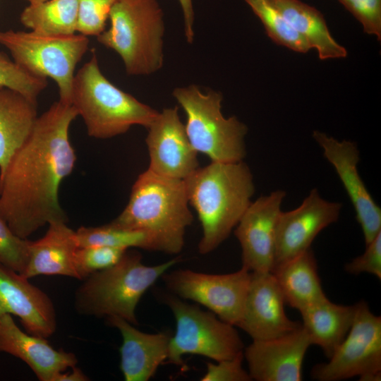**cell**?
Masks as SVG:
<instances>
[{"label":"cell","mask_w":381,"mask_h":381,"mask_svg":"<svg viewBox=\"0 0 381 381\" xmlns=\"http://www.w3.org/2000/svg\"><path fill=\"white\" fill-rule=\"evenodd\" d=\"M107 323L122 337L120 368L126 381H147L167 360L171 335L167 332L145 333L126 320L111 316Z\"/></svg>","instance_id":"obj_20"},{"label":"cell","mask_w":381,"mask_h":381,"mask_svg":"<svg viewBox=\"0 0 381 381\" xmlns=\"http://www.w3.org/2000/svg\"><path fill=\"white\" fill-rule=\"evenodd\" d=\"M78 0H48L30 4L20 16L31 31L45 35H71L77 32Z\"/></svg>","instance_id":"obj_26"},{"label":"cell","mask_w":381,"mask_h":381,"mask_svg":"<svg viewBox=\"0 0 381 381\" xmlns=\"http://www.w3.org/2000/svg\"><path fill=\"white\" fill-rule=\"evenodd\" d=\"M329 359L313 368V379L339 381L358 376L362 381L380 380L381 317L363 301L356 303L353 324Z\"/></svg>","instance_id":"obj_10"},{"label":"cell","mask_w":381,"mask_h":381,"mask_svg":"<svg viewBox=\"0 0 381 381\" xmlns=\"http://www.w3.org/2000/svg\"><path fill=\"white\" fill-rule=\"evenodd\" d=\"M147 129L148 169L163 176L184 180L199 168L198 152L189 141L176 107L159 112Z\"/></svg>","instance_id":"obj_14"},{"label":"cell","mask_w":381,"mask_h":381,"mask_svg":"<svg viewBox=\"0 0 381 381\" xmlns=\"http://www.w3.org/2000/svg\"><path fill=\"white\" fill-rule=\"evenodd\" d=\"M172 95L186 114V134L197 152L207 155L212 162L243 161L248 127L236 116H223L220 92H202L190 85L175 88Z\"/></svg>","instance_id":"obj_7"},{"label":"cell","mask_w":381,"mask_h":381,"mask_svg":"<svg viewBox=\"0 0 381 381\" xmlns=\"http://www.w3.org/2000/svg\"><path fill=\"white\" fill-rule=\"evenodd\" d=\"M162 299L176 320V332L169 345V363L181 365L186 354L199 355L217 362L243 352V342L234 325L176 295L164 294Z\"/></svg>","instance_id":"obj_9"},{"label":"cell","mask_w":381,"mask_h":381,"mask_svg":"<svg viewBox=\"0 0 381 381\" xmlns=\"http://www.w3.org/2000/svg\"><path fill=\"white\" fill-rule=\"evenodd\" d=\"M37 102L9 88H0V174L13 154L31 134Z\"/></svg>","instance_id":"obj_23"},{"label":"cell","mask_w":381,"mask_h":381,"mask_svg":"<svg viewBox=\"0 0 381 381\" xmlns=\"http://www.w3.org/2000/svg\"><path fill=\"white\" fill-rule=\"evenodd\" d=\"M0 44L29 73L54 80L59 100L70 104L75 69L88 49V37L80 33L45 35L32 31L0 30Z\"/></svg>","instance_id":"obj_8"},{"label":"cell","mask_w":381,"mask_h":381,"mask_svg":"<svg viewBox=\"0 0 381 381\" xmlns=\"http://www.w3.org/2000/svg\"><path fill=\"white\" fill-rule=\"evenodd\" d=\"M75 233L79 248L109 246L152 250L150 238L145 232L117 226L111 222L98 226H80Z\"/></svg>","instance_id":"obj_27"},{"label":"cell","mask_w":381,"mask_h":381,"mask_svg":"<svg viewBox=\"0 0 381 381\" xmlns=\"http://www.w3.org/2000/svg\"><path fill=\"white\" fill-rule=\"evenodd\" d=\"M271 272L286 303L299 313L327 298L310 248L275 267Z\"/></svg>","instance_id":"obj_22"},{"label":"cell","mask_w":381,"mask_h":381,"mask_svg":"<svg viewBox=\"0 0 381 381\" xmlns=\"http://www.w3.org/2000/svg\"><path fill=\"white\" fill-rule=\"evenodd\" d=\"M341 207V202L323 199L313 188L297 208L282 211L277 226L273 269L310 248L318 234L338 220Z\"/></svg>","instance_id":"obj_13"},{"label":"cell","mask_w":381,"mask_h":381,"mask_svg":"<svg viewBox=\"0 0 381 381\" xmlns=\"http://www.w3.org/2000/svg\"><path fill=\"white\" fill-rule=\"evenodd\" d=\"M70 104L84 121L87 135L108 139L131 126L147 128L159 111L111 83L102 73L96 53L75 74Z\"/></svg>","instance_id":"obj_5"},{"label":"cell","mask_w":381,"mask_h":381,"mask_svg":"<svg viewBox=\"0 0 381 381\" xmlns=\"http://www.w3.org/2000/svg\"><path fill=\"white\" fill-rule=\"evenodd\" d=\"M116 0H78L77 32L97 37L105 30L109 12Z\"/></svg>","instance_id":"obj_32"},{"label":"cell","mask_w":381,"mask_h":381,"mask_svg":"<svg viewBox=\"0 0 381 381\" xmlns=\"http://www.w3.org/2000/svg\"><path fill=\"white\" fill-rule=\"evenodd\" d=\"M362 25L364 32L381 40V0H338Z\"/></svg>","instance_id":"obj_33"},{"label":"cell","mask_w":381,"mask_h":381,"mask_svg":"<svg viewBox=\"0 0 381 381\" xmlns=\"http://www.w3.org/2000/svg\"><path fill=\"white\" fill-rule=\"evenodd\" d=\"M110 27L97 41L116 52L130 75H148L164 64V13L157 0H116Z\"/></svg>","instance_id":"obj_6"},{"label":"cell","mask_w":381,"mask_h":381,"mask_svg":"<svg viewBox=\"0 0 381 381\" xmlns=\"http://www.w3.org/2000/svg\"><path fill=\"white\" fill-rule=\"evenodd\" d=\"M346 272L357 275L368 273L381 279V232L368 244L365 252L346 263Z\"/></svg>","instance_id":"obj_35"},{"label":"cell","mask_w":381,"mask_h":381,"mask_svg":"<svg viewBox=\"0 0 381 381\" xmlns=\"http://www.w3.org/2000/svg\"><path fill=\"white\" fill-rule=\"evenodd\" d=\"M309 337L301 325L284 336L253 340L243 350L248 373L257 381H301Z\"/></svg>","instance_id":"obj_17"},{"label":"cell","mask_w":381,"mask_h":381,"mask_svg":"<svg viewBox=\"0 0 381 381\" xmlns=\"http://www.w3.org/2000/svg\"><path fill=\"white\" fill-rule=\"evenodd\" d=\"M292 28L315 49L320 59L345 58L347 51L332 36L322 14L301 0H272Z\"/></svg>","instance_id":"obj_25"},{"label":"cell","mask_w":381,"mask_h":381,"mask_svg":"<svg viewBox=\"0 0 381 381\" xmlns=\"http://www.w3.org/2000/svg\"><path fill=\"white\" fill-rule=\"evenodd\" d=\"M183 180L163 176L150 169L133 183L129 200L113 224L145 232L152 250L179 254L193 215Z\"/></svg>","instance_id":"obj_3"},{"label":"cell","mask_w":381,"mask_h":381,"mask_svg":"<svg viewBox=\"0 0 381 381\" xmlns=\"http://www.w3.org/2000/svg\"><path fill=\"white\" fill-rule=\"evenodd\" d=\"M17 316L27 330L46 338L54 334L56 315L49 296L21 274L0 264V318Z\"/></svg>","instance_id":"obj_18"},{"label":"cell","mask_w":381,"mask_h":381,"mask_svg":"<svg viewBox=\"0 0 381 381\" xmlns=\"http://www.w3.org/2000/svg\"><path fill=\"white\" fill-rule=\"evenodd\" d=\"M285 196L284 190H276L251 202L235 227L242 267L250 272L273 269L277 226Z\"/></svg>","instance_id":"obj_12"},{"label":"cell","mask_w":381,"mask_h":381,"mask_svg":"<svg viewBox=\"0 0 381 381\" xmlns=\"http://www.w3.org/2000/svg\"><path fill=\"white\" fill-rule=\"evenodd\" d=\"M0 352L23 361L40 381H53L58 373L78 363L74 353L56 349L46 338L23 332L10 314L0 318Z\"/></svg>","instance_id":"obj_19"},{"label":"cell","mask_w":381,"mask_h":381,"mask_svg":"<svg viewBox=\"0 0 381 381\" xmlns=\"http://www.w3.org/2000/svg\"><path fill=\"white\" fill-rule=\"evenodd\" d=\"M71 373H59L53 381H87L89 378L76 365L71 368Z\"/></svg>","instance_id":"obj_37"},{"label":"cell","mask_w":381,"mask_h":381,"mask_svg":"<svg viewBox=\"0 0 381 381\" xmlns=\"http://www.w3.org/2000/svg\"><path fill=\"white\" fill-rule=\"evenodd\" d=\"M189 205L197 212L202 236L200 254H208L224 241L251 203L253 176L243 161L212 162L183 180Z\"/></svg>","instance_id":"obj_2"},{"label":"cell","mask_w":381,"mask_h":381,"mask_svg":"<svg viewBox=\"0 0 381 381\" xmlns=\"http://www.w3.org/2000/svg\"><path fill=\"white\" fill-rule=\"evenodd\" d=\"M180 260L176 257L148 266L143 263L140 253L128 249L115 265L83 280L75 294V310L97 318L117 316L137 325L135 309L140 298Z\"/></svg>","instance_id":"obj_4"},{"label":"cell","mask_w":381,"mask_h":381,"mask_svg":"<svg viewBox=\"0 0 381 381\" xmlns=\"http://www.w3.org/2000/svg\"><path fill=\"white\" fill-rule=\"evenodd\" d=\"M356 304L344 306L328 298L301 312L302 326L311 345H317L329 358L347 335L354 320Z\"/></svg>","instance_id":"obj_24"},{"label":"cell","mask_w":381,"mask_h":381,"mask_svg":"<svg viewBox=\"0 0 381 381\" xmlns=\"http://www.w3.org/2000/svg\"><path fill=\"white\" fill-rule=\"evenodd\" d=\"M313 137L340 178L353 205L365 245L368 244L381 232V209L358 174L360 157L356 143L346 140L339 141L318 131H313Z\"/></svg>","instance_id":"obj_15"},{"label":"cell","mask_w":381,"mask_h":381,"mask_svg":"<svg viewBox=\"0 0 381 381\" xmlns=\"http://www.w3.org/2000/svg\"><path fill=\"white\" fill-rule=\"evenodd\" d=\"M48 226L43 237L31 241L29 262L22 275L28 279L61 275L78 279L75 264L79 248L75 231L64 222H53Z\"/></svg>","instance_id":"obj_21"},{"label":"cell","mask_w":381,"mask_h":381,"mask_svg":"<svg viewBox=\"0 0 381 381\" xmlns=\"http://www.w3.org/2000/svg\"><path fill=\"white\" fill-rule=\"evenodd\" d=\"M243 352L217 363H207V370L200 378L202 381H250L252 380L248 371L242 365Z\"/></svg>","instance_id":"obj_34"},{"label":"cell","mask_w":381,"mask_h":381,"mask_svg":"<svg viewBox=\"0 0 381 381\" xmlns=\"http://www.w3.org/2000/svg\"><path fill=\"white\" fill-rule=\"evenodd\" d=\"M126 250L109 246L78 248L75 259L78 279L83 280L94 272L113 266L119 261Z\"/></svg>","instance_id":"obj_31"},{"label":"cell","mask_w":381,"mask_h":381,"mask_svg":"<svg viewBox=\"0 0 381 381\" xmlns=\"http://www.w3.org/2000/svg\"><path fill=\"white\" fill-rule=\"evenodd\" d=\"M47 85V78L29 73L0 52V88L11 89L37 102Z\"/></svg>","instance_id":"obj_29"},{"label":"cell","mask_w":381,"mask_h":381,"mask_svg":"<svg viewBox=\"0 0 381 381\" xmlns=\"http://www.w3.org/2000/svg\"><path fill=\"white\" fill-rule=\"evenodd\" d=\"M30 2V4H40L44 1H47L48 0H26Z\"/></svg>","instance_id":"obj_38"},{"label":"cell","mask_w":381,"mask_h":381,"mask_svg":"<svg viewBox=\"0 0 381 381\" xmlns=\"http://www.w3.org/2000/svg\"><path fill=\"white\" fill-rule=\"evenodd\" d=\"M183 16L184 35L188 43L191 44L194 39V11L192 0H178Z\"/></svg>","instance_id":"obj_36"},{"label":"cell","mask_w":381,"mask_h":381,"mask_svg":"<svg viewBox=\"0 0 381 381\" xmlns=\"http://www.w3.org/2000/svg\"><path fill=\"white\" fill-rule=\"evenodd\" d=\"M285 303L271 272H250L243 314L236 327L253 340H267L289 334L301 323L287 317Z\"/></svg>","instance_id":"obj_16"},{"label":"cell","mask_w":381,"mask_h":381,"mask_svg":"<svg viewBox=\"0 0 381 381\" xmlns=\"http://www.w3.org/2000/svg\"><path fill=\"white\" fill-rule=\"evenodd\" d=\"M261 20L268 37L276 44L306 53L310 47L290 25L272 0H243Z\"/></svg>","instance_id":"obj_28"},{"label":"cell","mask_w":381,"mask_h":381,"mask_svg":"<svg viewBox=\"0 0 381 381\" xmlns=\"http://www.w3.org/2000/svg\"><path fill=\"white\" fill-rule=\"evenodd\" d=\"M30 242L17 236L0 216V264L23 274L30 259Z\"/></svg>","instance_id":"obj_30"},{"label":"cell","mask_w":381,"mask_h":381,"mask_svg":"<svg viewBox=\"0 0 381 381\" xmlns=\"http://www.w3.org/2000/svg\"><path fill=\"white\" fill-rule=\"evenodd\" d=\"M162 277L168 289L179 298L204 306L234 326L240 321L250 279V272L246 269L225 274L179 269L165 272Z\"/></svg>","instance_id":"obj_11"},{"label":"cell","mask_w":381,"mask_h":381,"mask_svg":"<svg viewBox=\"0 0 381 381\" xmlns=\"http://www.w3.org/2000/svg\"><path fill=\"white\" fill-rule=\"evenodd\" d=\"M77 116L71 104L54 102L0 174V216L20 238L51 222H68L59 192L76 162L68 133Z\"/></svg>","instance_id":"obj_1"}]
</instances>
